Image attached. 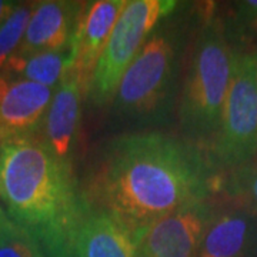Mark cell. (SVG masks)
<instances>
[{"instance_id": "obj_7", "label": "cell", "mask_w": 257, "mask_h": 257, "mask_svg": "<svg viewBox=\"0 0 257 257\" xmlns=\"http://www.w3.org/2000/svg\"><path fill=\"white\" fill-rule=\"evenodd\" d=\"M214 213L209 200L187 203L172 211L145 233L138 257H197Z\"/></svg>"}, {"instance_id": "obj_12", "label": "cell", "mask_w": 257, "mask_h": 257, "mask_svg": "<svg viewBox=\"0 0 257 257\" xmlns=\"http://www.w3.org/2000/svg\"><path fill=\"white\" fill-rule=\"evenodd\" d=\"M84 2H36L25 37L15 55L56 52L67 47L82 13Z\"/></svg>"}, {"instance_id": "obj_11", "label": "cell", "mask_w": 257, "mask_h": 257, "mask_svg": "<svg viewBox=\"0 0 257 257\" xmlns=\"http://www.w3.org/2000/svg\"><path fill=\"white\" fill-rule=\"evenodd\" d=\"M83 99H86V90L82 80L73 69H69L55 89L40 127L49 147L64 160H72L73 156Z\"/></svg>"}, {"instance_id": "obj_16", "label": "cell", "mask_w": 257, "mask_h": 257, "mask_svg": "<svg viewBox=\"0 0 257 257\" xmlns=\"http://www.w3.org/2000/svg\"><path fill=\"white\" fill-rule=\"evenodd\" d=\"M0 257H45L35 240L10 220L0 206Z\"/></svg>"}, {"instance_id": "obj_14", "label": "cell", "mask_w": 257, "mask_h": 257, "mask_svg": "<svg viewBox=\"0 0 257 257\" xmlns=\"http://www.w3.org/2000/svg\"><path fill=\"white\" fill-rule=\"evenodd\" d=\"M73 64V52L69 45L62 50L42 52L33 55H13L5 64L2 76L23 79L56 89Z\"/></svg>"}, {"instance_id": "obj_5", "label": "cell", "mask_w": 257, "mask_h": 257, "mask_svg": "<svg viewBox=\"0 0 257 257\" xmlns=\"http://www.w3.org/2000/svg\"><path fill=\"white\" fill-rule=\"evenodd\" d=\"M219 173H231L257 157V53L233 50L231 79L217 135L207 150Z\"/></svg>"}, {"instance_id": "obj_18", "label": "cell", "mask_w": 257, "mask_h": 257, "mask_svg": "<svg viewBox=\"0 0 257 257\" xmlns=\"http://www.w3.org/2000/svg\"><path fill=\"white\" fill-rule=\"evenodd\" d=\"M229 39H250L257 33V0L236 2L231 22L226 26Z\"/></svg>"}, {"instance_id": "obj_17", "label": "cell", "mask_w": 257, "mask_h": 257, "mask_svg": "<svg viewBox=\"0 0 257 257\" xmlns=\"http://www.w3.org/2000/svg\"><path fill=\"white\" fill-rule=\"evenodd\" d=\"M224 190L230 197L237 199L240 206L257 214V162L229 173Z\"/></svg>"}, {"instance_id": "obj_8", "label": "cell", "mask_w": 257, "mask_h": 257, "mask_svg": "<svg viewBox=\"0 0 257 257\" xmlns=\"http://www.w3.org/2000/svg\"><path fill=\"white\" fill-rule=\"evenodd\" d=\"M139 240L107 211L87 202L63 257H138Z\"/></svg>"}, {"instance_id": "obj_9", "label": "cell", "mask_w": 257, "mask_h": 257, "mask_svg": "<svg viewBox=\"0 0 257 257\" xmlns=\"http://www.w3.org/2000/svg\"><path fill=\"white\" fill-rule=\"evenodd\" d=\"M127 0H93L84 2L70 46L73 52V69L80 77L84 90L90 84L92 74L110 39L113 29Z\"/></svg>"}, {"instance_id": "obj_1", "label": "cell", "mask_w": 257, "mask_h": 257, "mask_svg": "<svg viewBox=\"0 0 257 257\" xmlns=\"http://www.w3.org/2000/svg\"><path fill=\"white\" fill-rule=\"evenodd\" d=\"M207 152L182 136L126 133L106 142L82 183L86 200L139 240L184 204L209 200L220 183Z\"/></svg>"}, {"instance_id": "obj_10", "label": "cell", "mask_w": 257, "mask_h": 257, "mask_svg": "<svg viewBox=\"0 0 257 257\" xmlns=\"http://www.w3.org/2000/svg\"><path fill=\"white\" fill-rule=\"evenodd\" d=\"M53 93L43 84L0 74V142L39 132Z\"/></svg>"}, {"instance_id": "obj_6", "label": "cell", "mask_w": 257, "mask_h": 257, "mask_svg": "<svg viewBox=\"0 0 257 257\" xmlns=\"http://www.w3.org/2000/svg\"><path fill=\"white\" fill-rule=\"evenodd\" d=\"M173 0H127L92 74L86 99L94 106L113 101L120 82L149 35L177 9Z\"/></svg>"}, {"instance_id": "obj_2", "label": "cell", "mask_w": 257, "mask_h": 257, "mask_svg": "<svg viewBox=\"0 0 257 257\" xmlns=\"http://www.w3.org/2000/svg\"><path fill=\"white\" fill-rule=\"evenodd\" d=\"M0 206L45 257H63L87 206L72 160L56 155L40 130L0 142Z\"/></svg>"}, {"instance_id": "obj_15", "label": "cell", "mask_w": 257, "mask_h": 257, "mask_svg": "<svg viewBox=\"0 0 257 257\" xmlns=\"http://www.w3.org/2000/svg\"><path fill=\"white\" fill-rule=\"evenodd\" d=\"M35 8L36 2L19 3L10 18L0 28V72L20 46Z\"/></svg>"}, {"instance_id": "obj_19", "label": "cell", "mask_w": 257, "mask_h": 257, "mask_svg": "<svg viewBox=\"0 0 257 257\" xmlns=\"http://www.w3.org/2000/svg\"><path fill=\"white\" fill-rule=\"evenodd\" d=\"M19 3L16 2H6V0H0V28L3 26V23L10 18V15L15 12L16 6Z\"/></svg>"}, {"instance_id": "obj_4", "label": "cell", "mask_w": 257, "mask_h": 257, "mask_svg": "<svg viewBox=\"0 0 257 257\" xmlns=\"http://www.w3.org/2000/svg\"><path fill=\"white\" fill-rule=\"evenodd\" d=\"M170 16L149 35L120 82L111 104L120 119L162 123L175 107L187 25Z\"/></svg>"}, {"instance_id": "obj_13", "label": "cell", "mask_w": 257, "mask_h": 257, "mask_svg": "<svg viewBox=\"0 0 257 257\" xmlns=\"http://www.w3.org/2000/svg\"><path fill=\"white\" fill-rule=\"evenodd\" d=\"M257 251V214L243 206L214 213L197 257H251Z\"/></svg>"}, {"instance_id": "obj_3", "label": "cell", "mask_w": 257, "mask_h": 257, "mask_svg": "<svg viewBox=\"0 0 257 257\" xmlns=\"http://www.w3.org/2000/svg\"><path fill=\"white\" fill-rule=\"evenodd\" d=\"M186 63L177 106L179 127L182 138L207 152L220 126L233 64V49L220 18L206 16Z\"/></svg>"}]
</instances>
